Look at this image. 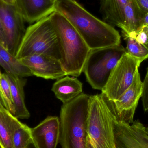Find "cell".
I'll use <instances>...</instances> for the list:
<instances>
[{"label": "cell", "mask_w": 148, "mask_h": 148, "mask_svg": "<svg viewBox=\"0 0 148 148\" xmlns=\"http://www.w3.org/2000/svg\"><path fill=\"white\" fill-rule=\"evenodd\" d=\"M116 119L108 100L103 94L90 96L87 131L93 148H116Z\"/></svg>", "instance_id": "obj_4"}, {"label": "cell", "mask_w": 148, "mask_h": 148, "mask_svg": "<svg viewBox=\"0 0 148 148\" xmlns=\"http://www.w3.org/2000/svg\"><path fill=\"white\" fill-rule=\"evenodd\" d=\"M55 7L56 12L71 23L90 49L121 44V35L114 27L94 16L75 0H55Z\"/></svg>", "instance_id": "obj_1"}, {"label": "cell", "mask_w": 148, "mask_h": 148, "mask_svg": "<svg viewBox=\"0 0 148 148\" xmlns=\"http://www.w3.org/2000/svg\"><path fill=\"white\" fill-rule=\"evenodd\" d=\"M147 45V46H148V42H147V45Z\"/></svg>", "instance_id": "obj_35"}, {"label": "cell", "mask_w": 148, "mask_h": 148, "mask_svg": "<svg viewBox=\"0 0 148 148\" xmlns=\"http://www.w3.org/2000/svg\"><path fill=\"white\" fill-rule=\"evenodd\" d=\"M0 95L4 108L14 116V107L12 101L10 86L6 73L1 74L0 77Z\"/></svg>", "instance_id": "obj_22"}, {"label": "cell", "mask_w": 148, "mask_h": 148, "mask_svg": "<svg viewBox=\"0 0 148 148\" xmlns=\"http://www.w3.org/2000/svg\"><path fill=\"white\" fill-rule=\"evenodd\" d=\"M30 130L32 139L36 148H57L60 134V119L57 116H48Z\"/></svg>", "instance_id": "obj_12"}, {"label": "cell", "mask_w": 148, "mask_h": 148, "mask_svg": "<svg viewBox=\"0 0 148 148\" xmlns=\"http://www.w3.org/2000/svg\"><path fill=\"white\" fill-rule=\"evenodd\" d=\"M42 54L51 56L60 60L59 36L49 16L31 24L26 29L16 57L19 59Z\"/></svg>", "instance_id": "obj_5"}, {"label": "cell", "mask_w": 148, "mask_h": 148, "mask_svg": "<svg viewBox=\"0 0 148 148\" xmlns=\"http://www.w3.org/2000/svg\"><path fill=\"white\" fill-rule=\"evenodd\" d=\"M142 90L143 82L138 69L133 83L124 93L116 101H108L117 121L127 124L133 123L136 110L142 97Z\"/></svg>", "instance_id": "obj_9"}, {"label": "cell", "mask_w": 148, "mask_h": 148, "mask_svg": "<svg viewBox=\"0 0 148 148\" xmlns=\"http://www.w3.org/2000/svg\"><path fill=\"white\" fill-rule=\"evenodd\" d=\"M142 29H143V30L145 31V33H146L147 36L148 38V26H145V27H143Z\"/></svg>", "instance_id": "obj_31"}, {"label": "cell", "mask_w": 148, "mask_h": 148, "mask_svg": "<svg viewBox=\"0 0 148 148\" xmlns=\"http://www.w3.org/2000/svg\"><path fill=\"white\" fill-rule=\"evenodd\" d=\"M0 55L14 73L21 77L33 76L28 68L22 64L18 59L0 45Z\"/></svg>", "instance_id": "obj_20"}, {"label": "cell", "mask_w": 148, "mask_h": 148, "mask_svg": "<svg viewBox=\"0 0 148 148\" xmlns=\"http://www.w3.org/2000/svg\"><path fill=\"white\" fill-rule=\"evenodd\" d=\"M145 14L135 0H130L125 7L122 29L123 36H130L140 31L143 26Z\"/></svg>", "instance_id": "obj_17"}, {"label": "cell", "mask_w": 148, "mask_h": 148, "mask_svg": "<svg viewBox=\"0 0 148 148\" xmlns=\"http://www.w3.org/2000/svg\"><path fill=\"white\" fill-rule=\"evenodd\" d=\"M126 42V51L130 55L141 63L148 58V46L139 43L130 36L123 37Z\"/></svg>", "instance_id": "obj_21"}, {"label": "cell", "mask_w": 148, "mask_h": 148, "mask_svg": "<svg viewBox=\"0 0 148 148\" xmlns=\"http://www.w3.org/2000/svg\"><path fill=\"white\" fill-rule=\"evenodd\" d=\"M116 148H148V127L138 120L127 124L114 121Z\"/></svg>", "instance_id": "obj_10"}, {"label": "cell", "mask_w": 148, "mask_h": 148, "mask_svg": "<svg viewBox=\"0 0 148 148\" xmlns=\"http://www.w3.org/2000/svg\"><path fill=\"white\" fill-rule=\"evenodd\" d=\"M18 60L38 77L58 80L67 75L60 60L49 55H33Z\"/></svg>", "instance_id": "obj_11"}, {"label": "cell", "mask_w": 148, "mask_h": 148, "mask_svg": "<svg viewBox=\"0 0 148 148\" xmlns=\"http://www.w3.org/2000/svg\"><path fill=\"white\" fill-rule=\"evenodd\" d=\"M0 20L6 42V49L16 56L26 29L24 19L15 5L0 0Z\"/></svg>", "instance_id": "obj_8"}, {"label": "cell", "mask_w": 148, "mask_h": 148, "mask_svg": "<svg viewBox=\"0 0 148 148\" xmlns=\"http://www.w3.org/2000/svg\"><path fill=\"white\" fill-rule=\"evenodd\" d=\"M82 83L76 77L66 76L54 83L52 90L63 104L73 101L82 93Z\"/></svg>", "instance_id": "obj_15"}, {"label": "cell", "mask_w": 148, "mask_h": 148, "mask_svg": "<svg viewBox=\"0 0 148 148\" xmlns=\"http://www.w3.org/2000/svg\"><path fill=\"white\" fill-rule=\"evenodd\" d=\"M90 96L82 93L63 104L60 119L62 148H94L87 131Z\"/></svg>", "instance_id": "obj_2"}, {"label": "cell", "mask_w": 148, "mask_h": 148, "mask_svg": "<svg viewBox=\"0 0 148 148\" xmlns=\"http://www.w3.org/2000/svg\"><path fill=\"white\" fill-rule=\"evenodd\" d=\"M130 0H100V11L103 21L121 29L124 20V10Z\"/></svg>", "instance_id": "obj_16"}, {"label": "cell", "mask_w": 148, "mask_h": 148, "mask_svg": "<svg viewBox=\"0 0 148 148\" xmlns=\"http://www.w3.org/2000/svg\"><path fill=\"white\" fill-rule=\"evenodd\" d=\"M140 65L127 52L122 56L101 90L108 101L117 100L130 87Z\"/></svg>", "instance_id": "obj_7"}, {"label": "cell", "mask_w": 148, "mask_h": 148, "mask_svg": "<svg viewBox=\"0 0 148 148\" xmlns=\"http://www.w3.org/2000/svg\"><path fill=\"white\" fill-rule=\"evenodd\" d=\"M130 37L135 39L139 43L147 45L148 42V38L147 34L143 29H141L137 33L134 34Z\"/></svg>", "instance_id": "obj_24"}, {"label": "cell", "mask_w": 148, "mask_h": 148, "mask_svg": "<svg viewBox=\"0 0 148 148\" xmlns=\"http://www.w3.org/2000/svg\"><path fill=\"white\" fill-rule=\"evenodd\" d=\"M142 11L144 13H148V0H135Z\"/></svg>", "instance_id": "obj_26"}, {"label": "cell", "mask_w": 148, "mask_h": 148, "mask_svg": "<svg viewBox=\"0 0 148 148\" xmlns=\"http://www.w3.org/2000/svg\"><path fill=\"white\" fill-rule=\"evenodd\" d=\"M30 129L27 125L17 120L12 134L14 148H25L27 146L32 140Z\"/></svg>", "instance_id": "obj_19"}, {"label": "cell", "mask_w": 148, "mask_h": 148, "mask_svg": "<svg viewBox=\"0 0 148 148\" xmlns=\"http://www.w3.org/2000/svg\"><path fill=\"white\" fill-rule=\"evenodd\" d=\"M18 118L6 109L0 110V145L2 148H14L13 130Z\"/></svg>", "instance_id": "obj_18"}, {"label": "cell", "mask_w": 148, "mask_h": 148, "mask_svg": "<svg viewBox=\"0 0 148 148\" xmlns=\"http://www.w3.org/2000/svg\"><path fill=\"white\" fill-rule=\"evenodd\" d=\"M53 1H55V0H53Z\"/></svg>", "instance_id": "obj_37"}, {"label": "cell", "mask_w": 148, "mask_h": 148, "mask_svg": "<svg viewBox=\"0 0 148 148\" xmlns=\"http://www.w3.org/2000/svg\"><path fill=\"white\" fill-rule=\"evenodd\" d=\"M126 52L121 44L90 49L83 72L93 89L102 90L104 88L112 70Z\"/></svg>", "instance_id": "obj_6"}, {"label": "cell", "mask_w": 148, "mask_h": 148, "mask_svg": "<svg viewBox=\"0 0 148 148\" xmlns=\"http://www.w3.org/2000/svg\"><path fill=\"white\" fill-rule=\"evenodd\" d=\"M0 66L5 70L6 73L10 75L17 76L14 73L12 69L10 67L8 64L5 62V61L3 60L1 55H0Z\"/></svg>", "instance_id": "obj_25"}, {"label": "cell", "mask_w": 148, "mask_h": 148, "mask_svg": "<svg viewBox=\"0 0 148 148\" xmlns=\"http://www.w3.org/2000/svg\"><path fill=\"white\" fill-rule=\"evenodd\" d=\"M148 13H147V14H145V15H144V19H143V27H145V26H148Z\"/></svg>", "instance_id": "obj_28"}, {"label": "cell", "mask_w": 148, "mask_h": 148, "mask_svg": "<svg viewBox=\"0 0 148 148\" xmlns=\"http://www.w3.org/2000/svg\"><path fill=\"white\" fill-rule=\"evenodd\" d=\"M15 5L24 21L31 24L55 11L53 0H15Z\"/></svg>", "instance_id": "obj_13"}, {"label": "cell", "mask_w": 148, "mask_h": 148, "mask_svg": "<svg viewBox=\"0 0 148 148\" xmlns=\"http://www.w3.org/2000/svg\"><path fill=\"white\" fill-rule=\"evenodd\" d=\"M10 86L11 96L14 107V116L19 119H28L30 114L26 107L24 99V87L26 80L23 77L6 73Z\"/></svg>", "instance_id": "obj_14"}, {"label": "cell", "mask_w": 148, "mask_h": 148, "mask_svg": "<svg viewBox=\"0 0 148 148\" xmlns=\"http://www.w3.org/2000/svg\"><path fill=\"white\" fill-rule=\"evenodd\" d=\"M1 72H0V77H1Z\"/></svg>", "instance_id": "obj_34"}, {"label": "cell", "mask_w": 148, "mask_h": 148, "mask_svg": "<svg viewBox=\"0 0 148 148\" xmlns=\"http://www.w3.org/2000/svg\"><path fill=\"white\" fill-rule=\"evenodd\" d=\"M5 108L4 105H3V103L1 97V95H0V110L3 109Z\"/></svg>", "instance_id": "obj_30"}, {"label": "cell", "mask_w": 148, "mask_h": 148, "mask_svg": "<svg viewBox=\"0 0 148 148\" xmlns=\"http://www.w3.org/2000/svg\"><path fill=\"white\" fill-rule=\"evenodd\" d=\"M143 105L145 111H148V68L147 74L143 82V90L142 94Z\"/></svg>", "instance_id": "obj_23"}, {"label": "cell", "mask_w": 148, "mask_h": 148, "mask_svg": "<svg viewBox=\"0 0 148 148\" xmlns=\"http://www.w3.org/2000/svg\"><path fill=\"white\" fill-rule=\"evenodd\" d=\"M8 4L14 5L15 4V0H7Z\"/></svg>", "instance_id": "obj_32"}, {"label": "cell", "mask_w": 148, "mask_h": 148, "mask_svg": "<svg viewBox=\"0 0 148 148\" xmlns=\"http://www.w3.org/2000/svg\"><path fill=\"white\" fill-rule=\"evenodd\" d=\"M25 148H37L36 147L34 143L33 142V140H31L30 141V142L29 143L27 146Z\"/></svg>", "instance_id": "obj_29"}, {"label": "cell", "mask_w": 148, "mask_h": 148, "mask_svg": "<svg viewBox=\"0 0 148 148\" xmlns=\"http://www.w3.org/2000/svg\"><path fill=\"white\" fill-rule=\"evenodd\" d=\"M0 148H2V147H1V145H0Z\"/></svg>", "instance_id": "obj_36"}, {"label": "cell", "mask_w": 148, "mask_h": 148, "mask_svg": "<svg viewBox=\"0 0 148 148\" xmlns=\"http://www.w3.org/2000/svg\"><path fill=\"white\" fill-rule=\"evenodd\" d=\"M50 18L59 36L60 61L67 75L78 77L90 49L73 26L60 13L54 12Z\"/></svg>", "instance_id": "obj_3"}, {"label": "cell", "mask_w": 148, "mask_h": 148, "mask_svg": "<svg viewBox=\"0 0 148 148\" xmlns=\"http://www.w3.org/2000/svg\"><path fill=\"white\" fill-rule=\"evenodd\" d=\"M2 1H4V2H5V3H8V1H7V0H2Z\"/></svg>", "instance_id": "obj_33"}, {"label": "cell", "mask_w": 148, "mask_h": 148, "mask_svg": "<svg viewBox=\"0 0 148 148\" xmlns=\"http://www.w3.org/2000/svg\"><path fill=\"white\" fill-rule=\"evenodd\" d=\"M0 45L6 49V42L3 29L0 20Z\"/></svg>", "instance_id": "obj_27"}]
</instances>
